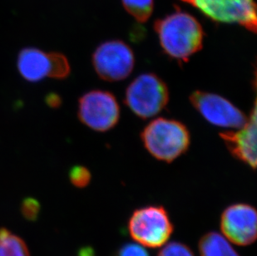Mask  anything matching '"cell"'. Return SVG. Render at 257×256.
<instances>
[{
	"label": "cell",
	"mask_w": 257,
	"mask_h": 256,
	"mask_svg": "<svg viewBox=\"0 0 257 256\" xmlns=\"http://www.w3.org/2000/svg\"><path fill=\"white\" fill-rule=\"evenodd\" d=\"M71 183L78 188H84L90 183L92 176L89 170L83 166H75L69 171Z\"/></svg>",
	"instance_id": "cell-16"
},
{
	"label": "cell",
	"mask_w": 257,
	"mask_h": 256,
	"mask_svg": "<svg viewBox=\"0 0 257 256\" xmlns=\"http://www.w3.org/2000/svg\"><path fill=\"white\" fill-rule=\"evenodd\" d=\"M230 154L240 162L255 169L256 167V106L254 104L250 116L244 126L236 132L220 133Z\"/></svg>",
	"instance_id": "cell-10"
},
{
	"label": "cell",
	"mask_w": 257,
	"mask_h": 256,
	"mask_svg": "<svg viewBox=\"0 0 257 256\" xmlns=\"http://www.w3.org/2000/svg\"><path fill=\"white\" fill-rule=\"evenodd\" d=\"M200 256H240L228 240L217 232H209L200 239Z\"/></svg>",
	"instance_id": "cell-12"
},
{
	"label": "cell",
	"mask_w": 257,
	"mask_h": 256,
	"mask_svg": "<svg viewBox=\"0 0 257 256\" xmlns=\"http://www.w3.org/2000/svg\"><path fill=\"white\" fill-rule=\"evenodd\" d=\"M257 214L247 204H234L224 210L221 217V230L233 244L245 246L256 239Z\"/></svg>",
	"instance_id": "cell-9"
},
{
	"label": "cell",
	"mask_w": 257,
	"mask_h": 256,
	"mask_svg": "<svg viewBox=\"0 0 257 256\" xmlns=\"http://www.w3.org/2000/svg\"><path fill=\"white\" fill-rule=\"evenodd\" d=\"M125 10L135 20L145 23L153 10V0H122Z\"/></svg>",
	"instance_id": "cell-14"
},
{
	"label": "cell",
	"mask_w": 257,
	"mask_h": 256,
	"mask_svg": "<svg viewBox=\"0 0 257 256\" xmlns=\"http://www.w3.org/2000/svg\"><path fill=\"white\" fill-rule=\"evenodd\" d=\"M216 22L237 24L256 32V11L254 0H183Z\"/></svg>",
	"instance_id": "cell-7"
},
{
	"label": "cell",
	"mask_w": 257,
	"mask_h": 256,
	"mask_svg": "<svg viewBox=\"0 0 257 256\" xmlns=\"http://www.w3.org/2000/svg\"><path fill=\"white\" fill-rule=\"evenodd\" d=\"M158 256H195L189 247L180 242H171L161 249Z\"/></svg>",
	"instance_id": "cell-17"
},
{
	"label": "cell",
	"mask_w": 257,
	"mask_h": 256,
	"mask_svg": "<svg viewBox=\"0 0 257 256\" xmlns=\"http://www.w3.org/2000/svg\"><path fill=\"white\" fill-rule=\"evenodd\" d=\"M135 58L131 48L119 40L105 42L92 54L97 75L107 82L126 79L134 70Z\"/></svg>",
	"instance_id": "cell-6"
},
{
	"label": "cell",
	"mask_w": 257,
	"mask_h": 256,
	"mask_svg": "<svg viewBox=\"0 0 257 256\" xmlns=\"http://www.w3.org/2000/svg\"><path fill=\"white\" fill-rule=\"evenodd\" d=\"M0 256H30L27 244L6 228L0 229Z\"/></svg>",
	"instance_id": "cell-13"
},
{
	"label": "cell",
	"mask_w": 257,
	"mask_h": 256,
	"mask_svg": "<svg viewBox=\"0 0 257 256\" xmlns=\"http://www.w3.org/2000/svg\"><path fill=\"white\" fill-rule=\"evenodd\" d=\"M142 141L146 149L159 161L172 162L184 154L190 147L191 137L184 124L173 119H154L144 127Z\"/></svg>",
	"instance_id": "cell-2"
},
{
	"label": "cell",
	"mask_w": 257,
	"mask_h": 256,
	"mask_svg": "<svg viewBox=\"0 0 257 256\" xmlns=\"http://www.w3.org/2000/svg\"><path fill=\"white\" fill-rule=\"evenodd\" d=\"M132 238L143 246L159 248L170 239L173 225L165 208L150 205L135 210L128 222Z\"/></svg>",
	"instance_id": "cell-4"
},
{
	"label": "cell",
	"mask_w": 257,
	"mask_h": 256,
	"mask_svg": "<svg viewBox=\"0 0 257 256\" xmlns=\"http://www.w3.org/2000/svg\"><path fill=\"white\" fill-rule=\"evenodd\" d=\"M80 256H92V254H91V249H83V250H82V252H81Z\"/></svg>",
	"instance_id": "cell-21"
},
{
	"label": "cell",
	"mask_w": 257,
	"mask_h": 256,
	"mask_svg": "<svg viewBox=\"0 0 257 256\" xmlns=\"http://www.w3.org/2000/svg\"><path fill=\"white\" fill-rule=\"evenodd\" d=\"M155 30L164 52L177 60L187 62L202 48V28L195 18L186 13H175L158 20Z\"/></svg>",
	"instance_id": "cell-1"
},
{
	"label": "cell",
	"mask_w": 257,
	"mask_h": 256,
	"mask_svg": "<svg viewBox=\"0 0 257 256\" xmlns=\"http://www.w3.org/2000/svg\"><path fill=\"white\" fill-rule=\"evenodd\" d=\"M116 256H149V254L141 244L127 243L119 249Z\"/></svg>",
	"instance_id": "cell-19"
},
{
	"label": "cell",
	"mask_w": 257,
	"mask_h": 256,
	"mask_svg": "<svg viewBox=\"0 0 257 256\" xmlns=\"http://www.w3.org/2000/svg\"><path fill=\"white\" fill-rule=\"evenodd\" d=\"M45 102L47 105L51 107V108L56 109L58 108L62 104V98L58 93L55 92H50L49 94L47 95L45 97Z\"/></svg>",
	"instance_id": "cell-20"
},
{
	"label": "cell",
	"mask_w": 257,
	"mask_h": 256,
	"mask_svg": "<svg viewBox=\"0 0 257 256\" xmlns=\"http://www.w3.org/2000/svg\"><path fill=\"white\" fill-rule=\"evenodd\" d=\"M169 101L168 87L154 73H143L126 87L124 102L135 115L143 119L160 113Z\"/></svg>",
	"instance_id": "cell-3"
},
{
	"label": "cell",
	"mask_w": 257,
	"mask_h": 256,
	"mask_svg": "<svg viewBox=\"0 0 257 256\" xmlns=\"http://www.w3.org/2000/svg\"><path fill=\"white\" fill-rule=\"evenodd\" d=\"M71 67L65 55L57 52L50 53V70L49 76L54 79H65L70 75Z\"/></svg>",
	"instance_id": "cell-15"
},
{
	"label": "cell",
	"mask_w": 257,
	"mask_h": 256,
	"mask_svg": "<svg viewBox=\"0 0 257 256\" xmlns=\"http://www.w3.org/2000/svg\"><path fill=\"white\" fill-rule=\"evenodd\" d=\"M78 115L87 127L103 133L111 130L118 122L120 106L111 92L92 90L79 98Z\"/></svg>",
	"instance_id": "cell-5"
},
{
	"label": "cell",
	"mask_w": 257,
	"mask_h": 256,
	"mask_svg": "<svg viewBox=\"0 0 257 256\" xmlns=\"http://www.w3.org/2000/svg\"><path fill=\"white\" fill-rule=\"evenodd\" d=\"M40 209L41 206L39 201L31 197L25 199L21 204L22 215L26 220H31V221H34L38 219Z\"/></svg>",
	"instance_id": "cell-18"
},
{
	"label": "cell",
	"mask_w": 257,
	"mask_h": 256,
	"mask_svg": "<svg viewBox=\"0 0 257 256\" xmlns=\"http://www.w3.org/2000/svg\"><path fill=\"white\" fill-rule=\"evenodd\" d=\"M190 102L206 121L214 126L239 129L248 117L232 102L212 92L195 91Z\"/></svg>",
	"instance_id": "cell-8"
},
{
	"label": "cell",
	"mask_w": 257,
	"mask_h": 256,
	"mask_svg": "<svg viewBox=\"0 0 257 256\" xmlns=\"http://www.w3.org/2000/svg\"><path fill=\"white\" fill-rule=\"evenodd\" d=\"M17 64L20 75L26 81L40 82L49 76L50 53L36 48H25L19 53Z\"/></svg>",
	"instance_id": "cell-11"
}]
</instances>
